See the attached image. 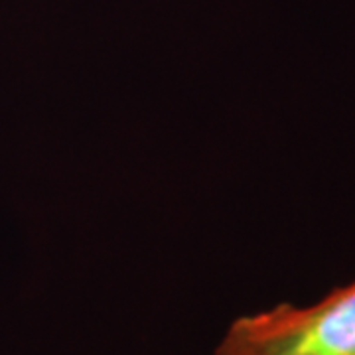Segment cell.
<instances>
[{
  "instance_id": "cell-1",
  "label": "cell",
  "mask_w": 355,
  "mask_h": 355,
  "mask_svg": "<svg viewBox=\"0 0 355 355\" xmlns=\"http://www.w3.org/2000/svg\"><path fill=\"white\" fill-rule=\"evenodd\" d=\"M214 355H355V280L310 306L280 302L239 316Z\"/></svg>"
}]
</instances>
